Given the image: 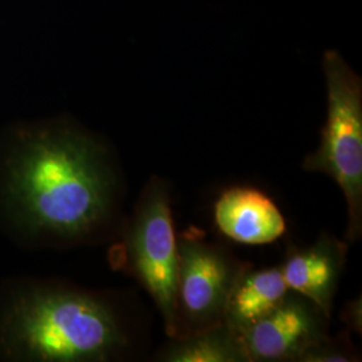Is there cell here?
<instances>
[{
    "mask_svg": "<svg viewBox=\"0 0 362 362\" xmlns=\"http://www.w3.org/2000/svg\"><path fill=\"white\" fill-rule=\"evenodd\" d=\"M116 199V175L104 146L65 124L21 130L3 164V207L34 239H91L109 224Z\"/></svg>",
    "mask_w": 362,
    "mask_h": 362,
    "instance_id": "6da1fadb",
    "label": "cell"
},
{
    "mask_svg": "<svg viewBox=\"0 0 362 362\" xmlns=\"http://www.w3.org/2000/svg\"><path fill=\"white\" fill-rule=\"evenodd\" d=\"M116 313L97 296L27 285L0 309V354L23 361H106L127 348Z\"/></svg>",
    "mask_w": 362,
    "mask_h": 362,
    "instance_id": "7a4b0ae2",
    "label": "cell"
},
{
    "mask_svg": "<svg viewBox=\"0 0 362 362\" xmlns=\"http://www.w3.org/2000/svg\"><path fill=\"white\" fill-rule=\"evenodd\" d=\"M327 88V118L320 148L302 167L325 173L342 189L348 206L346 239L356 242L362 233V83L339 52L324 55Z\"/></svg>",
    "mask_w": 362,
    "mask_h": 362,
    "instance_id": "3957f363",
    "label": "cell"
},
{
    "mask_svg": "<svg viewBox=\"0 0 362 362\" xmlns=\"http://www.w3.org/2000/svg\"><path fill=\"white\" fill-rule=\"evenodd\" d=\"M121 266L149 293L170 338L176 333L179 247L168 184L152 177L133 211L121 243Z\"/></svg>",
    "mask_w": 362,
    "mask_h": 362,
    "instance_id": "277c9868",
    "label": "cell"
},
{
    "mask_svg": "<svg viewBox=\"0 0 362 362\" xmlns=\"http://www.w3.org/2000/svg\"><path fill=\"white\" fill-rule=\"evenodd\" d=\"M177 298L176 333L173 338L194 334L223 324L224 311L233 286L247 263L208 242L197 230L177 240Z\"/></svg>",
    "mask_w": 362,
    "mask_h": 362,
    "instance_id": "5b68a950",
    "label": "cell"
},
{
    "mask_svg": "<svg viewBox=\"0 0 362 362\" xmlns=\"http://www.w3.org/2000/svg\"><path fill=\"white\" fill-rule=\"evenodd\" d=\"M329 318L313 300L290 290L272 313L239 334L246 362L299 361L330 337Z\"/></svg>",
    "mask_w": 362,
    "mask_h": 362,
    "instance_id": "8992f818",
    "label": "cell"
},
{
    "mask_svg": "<svg viewBox=\"0 0 362 362\" xmlns=\"http://www.w3.org/2000/svg\"><path fill=\"white\" fill-rule=\"evenodd\" d=\"M346 262V245L324 233L308 247H290L281 270L287 287L313 300L330 317Z\"/></svg>",
    "mask_w": 362,
    "mask_h": 362,
    "instance_id": "52a82bcc",
    "label": "cell"
},
{
    "mask_svg": "<svg viewBox=\"0 0 362 362\" xmlns=\"http://www.w3.org/2000/svg\"><path fill=\"white\" fill-rule=\"evenodd\" d=\"M215 223L227 238L243 245H267L286 231L282 212L267 194L250 187L224 191L215 204Z\"/></svg>",
    "mask_w": 362,
    "mask_h": 362,
    "instance_id": "ba28073f",
    "label": "cell"
},
{
    "mask_svg": "<svg viewBox=\"0 0 362 362\" xmlns=\"http://www.w3.org/2000/svg\"><path fill=\"white\" fill-rule=\"evenodd\" d=\"M288 291L281 266L254 270L248 264L233 286L223 324L239 336L272 313Z\"/></svg>",
    "mask_w": 362,
    "mask_h": 362,
    "instance_id": "9c48e42d",
    "label": "cell"
},
{
    "mask_svg": "<svg viewBox=\"0 0 362 362\" xmlns=\"http://www.w3.org/2000/svg\"><path fill=\"white\" fill-rule=\"evenodd\" d=\"M167 362H246L240 338L220 324L194 334L172 338L160 353Z\"/></svg>",
    "mask_w": 362,
    "mask_h": 362,
    "instance_id": "30bf717a",
    "label": "cell"
},
{
    "mask_svg": "<svg viewBox=\"0 0 362 362\" xmlns=\"http://www.w3.org/2000/svg\"><path fill=\"white\" fill-rule=\"evenodd\" d=\"M358 357L346 341H336L327 337L320 344L308 350L299 362H349L357 361Z\"/></svg>",
    "mask_w": 362,
    "mask_h": 362,
    "instance_id": "8fae6325",
    "label": "cell"
},
{
    "mask_svg": "<svg viewBox=\"0 0 362 362\" xmlns=\"http://www.w3.org/2000/svg\"><path fill=\"white\" fill-rule=\"evenodd\" d=\"M342 318L350 329L361 333V299L360 298L358 300L349 302L345 306V310L342 311Z\"/></svg>",
    "mask_w": 362,
    "mask_h": 362,
    "instance_id": "7c38bea8",
    "label": "cell"
}]
</instances>
